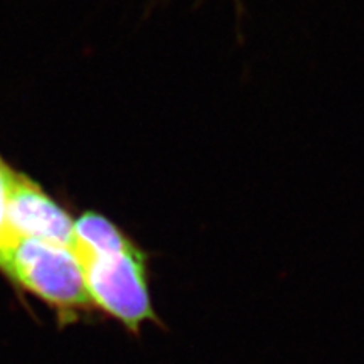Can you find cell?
Instances as JSON below:
<instances>
[{"instance_id":"obj_3","label":"cell","mask_w":364,"mask_h":364,"mask_svg":"<svg viewBox=\"0 0 364 364\" xmlns=\"http://www.w3.org/2000/svg\"><path fill=\"white\" fill-rule=\"evenodd\" d=\"M75 220L39 184L16 172L7 204L9 240L29 238L73 247Z\"/></svg>"},{"instance_id":"obj_1","label":"cell","mask_w":364,"mask_h":364,"mask_svg":"<svg viewBox=\"0 0 364 364\" xmlns=\"http://www.w3.org/2000/svg\"><path fill=\"white\" fill-rule=\"evenodd\" d=\"M0 270L58 311H78L91 302L85 267L70 247L12 238L0 255Z\"/></svg>"},{"instance_id":"obj_2","label":"cell","mask_w":364,"mask_h":364,"mask_svg":"<svg viewBox=\"0 0 364 364\" xmlns=\"http://www.w3.org/2000/svg\"><path fill=\"white\" fill-rule=\"evenodd\" d=\"M90 300L98 309L136 331L156 318L147 282V258L135 245L81 262Z\"/></svg>"},{"instance_id":"obj_4","label":"cell","mask_w":364,"mask_h":364,"mask_svg":"<svg viewBox=\"0 0 364 364\" xmlns=\"http://www.w3.org/2000/svg\"><path fill=\"white\" fill-rule=\"evenodd\" d=\"M135 245L124 231L100 213H85L75 220L73 250L81 262L103 253L120 252Z\"/></svg>"},{"instance_id":"obj_5","label":"cell","mask_w":364,"mask_h":364,"mask_svg":"<svg viewBox=\"0 0 364 364\" xmlns=\"http://www.w3.org/2000/svg\"><path fill=\"white\" fill-rule=\"evenodd\" d=\"M16 171L0 157V255L9 243V231H7V204L9 196H11L12 181Z\"/></svg>"}]
</instances>
